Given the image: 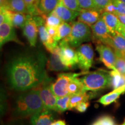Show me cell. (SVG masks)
Instances as JSON below:
<instances>
[{
    "mask_svg": "<svg viewBox=\"0 0 125 125\" xmlns=\"http://www.w3.org/2000/svg\"><path fill=\"white\" fill-rule=\"evenodd\" d=\"M90 27L93 35L92 41L96 43H102L105 44L111 35L110 31L101 16L100 19Z\"/></svg>",
    "mask_w": 125,
    "mask_h": 125,
    "instance_id": "8fae6325",
    "label": "cell"
},
{
    "mask_svg": "<svg viewBox=\"0 0 125 125\" xmlns=\"http://www.w3.org/2000/svg\"><path fill=\"white\" fill-rule=\"evenodd\" d=\"M96 51L99 54V60L108 69L115 70L116 54L111 47L102 43H96Z\"/></svg>",
    "mask_w": 125,
    "mask_h": 125,
    "instance_id": "30bf717a",
    "label": "cell"
},
{
    "mask_svg": "<svg viewBox=\"0 0 125 125\" xmlns=\"http://www.w3.org/2000/svg\"><path fill=\"white\" fill-rule=\"evenodd\" d=\"M60 0H40L38 9L41 16L45 19L50 15L59 4Z\"/></svg>",
    "mask_w": 125,
    "mask_h": 125,
    "instance_id": "44dd1931",
    "label": "cell"
},
{
    "mask_svg": "<svg viewBox=\"0 0 125 125\" xmlns=\"http://www.w3.org/2000/svg\"><path fill=\"white\" fill-rule=\"evenodd\" d=\"M94 123L98 125H115L114 118L109 115H104L100 117Z\"/></svg>",
    "mask_w": 125,
    "mask_h": 125,
    "instance_id": "d6a6232c",
    "label": "cell"
},
{
    "mask_svg": "<svg viewBox=\"0 0 125 125\" xmlns=\"http://www.w3.org/2000/svg\"><path fill=\"white\" fill-rule=\"evenodd\" d=\"M112 76V86L113 89L125 85V75L121 74L117 70H112L110 71Z\"/></svg>",
    "mask_w": 125,
    "mask_h": 125,
    "instance_id": "484cf974",
    "label": "cell"
},
{
    "mask_svg": "<svg viewBox=\"0 0 125 125\" xmlns=\"http://www.w3.org/2000/svg\"><path fill=\"white\" fill-rule=\"evenodd\" d=\"M38 29V34L41 42L43 43L46 49L51 53L59 46V42L54 40L47 31L45 26V19L42 16H34Z\"/></svg>",
    "mask_w": 125,
    "mask_h": 125,
    "instance_id": "8992f818",
    "label": "cell"
},
{
    "mask_svg": "<svg viewBox=\"0 0 125 125\" xmlns=\"http://www.w3.org/2000/svg\"><path fill=\"white\" fill-rule=\"evenodd\" d=\"M43 109L38 87L23 92L16 98L14 104L13 114L16 118H26L32 116Z\"/></svg>",
    "mask_w": 125,
    "mask_h": 125,
    "instance_id": "7a4b0ae2",
    "label": "cell"
},
{
    "mask_svg": "<svg viewBox=\"0 0 125 125\" xmlns=\"http://www.w3.org/2000/svg\"><path fill=\"white\" fill-rule=\"evenodd\" d=\"M115 53L116 54L115 69L118 70L121 74L125 75V58L123 57L121 53L119 52L115 51Z\"/></svg>",
    "mask_w": 125,
    "mask_h": 125,
    "instance_id": "4dcf8cb0",
    "label": "cell"
},
{
    "mask_svg": "<svg viewBox=\"0 0 125 125\" xmlns=\"http://www.w3.org/2000/svg\"><path fill=\"white\" fill-rule=\"evenodd\" d=\"M5 22L10 23L9 10L5 8L1 7L0 8V24H2Z\"/></svg>",
    "mask_w": 125,
    "mask_h": 125,
    "instance_id": "d590c367",
    "label": "cell"
},
{
    "mask_svg": "<svg viewBox=\"0 0 125 125\" xmlns=\"http://www.w3.org/2000/svg\"><path fill=\"white\" fill-rule=\"evenodd\" d=\"M68 94L71 95L85 92L81 78H78V76H75L71 79L68 85Z\"/></svg>",
    "mask_w": 125,
    "mask_h": 125,
    "instance_id": "d4e9b609",
    "label": "cell"
},
{
    "mask_svg": "<svg viewBox=\"0 0 125 125\" xmlns=\"http://www.w3.org/2000/svg\"><path fill=\"white\" fill-rule=\"evenodd\" d=\"M117 32L119 33L125 38V24H123V23H122L121 27H119V29L118 30V31Z\"/></svg>",
    "mask_w": 125,
    "mask_h": 125,
    "instance_id": "60d3db41",
    "label": "cell"
},
{
    "mask_svg": "<svg viewBox=\"0 0 125 125\" xmlns=\"http://www.w3.org/2000/svg\"><path fill=\"white\" fill-rule=\"evenodd\" d=\"M121 1H122L123 2H124L125 4V0H121Z\"/></svg>",
    "mask_w": 125,
    "mask_h": 125,
    "instance_id": "bcb514c9",
    "label": "cell"
},
{
    "mask_svg": "<svg viewBox=\"0 0 125 125\" xmlns=\"http://www.w3.org/2000/svg\"><path fill=\"white\" fill-rule=\"evenodd\" d=\"M93 1L97 9L102 13L104 12L105 8L111 2L112 0H93Z\"/></svg>",
    "mask_w": 125,
    "mask_h": 125,
    "instance_id": "8d00e7d4",
    "label": "cell"
},
{
    "mask_svg": "<svg viewBox=\"0 0 125 125\" xmlns=\"http://www.w3.org/2000/svg\"><path fill=\"white\" fill-rule=\"evenodd\" d=\"M53 78H50L48 80L43 82L39 88L44 109H49L57 112V97L54 96L51 90V84Z\"/></svg>",
    "mask_w": 125,
    "mask_h": 125,
    "instance_id": "9c48e42d",
    "label": "cell"
},
{
    "mask_svg": "<svg viewBox=\"0 0 125 125\" xmlns=\"http://www.w3.org/2000/svg\"><path fill=\"white\" fill-rule=\"evenodd\" d=\"M8 9L13 12L29 15L27 5L24 0H8Z\"/></svg>",
    "mask_w": 125,
    "mask_h": 125,
    "instance_id": "cb8c5ba5",
    "label": "cell"
},
{
    "mask_svg": "<svg viewBox=\"0 0 125 125\" xmlns=\"http://www.w3.org/2000/svg\"><path fill=\"white\" fill-rule=\"evenodd\" d=\"M59 54L62 63L71 69L77 64L78 58L76 51L70 45L65 39L59 42Z\"/></svg>",
    "mask_w": 125,
    "mask_h": 125,
    "instance_id": "ba28073f",
    "label": "cell"
},
{
    "mask_svg": "<svg viewBox=\"0 0 125 125\" xmlns=\"http://www.w3.org/2000/svg\"><path fill=\"white\" fill-rule=\"evenodd\" d=\"M89 71L81 73H61L58 75L56 81L51 84V90L57 98L62 97L68 94V87L70 81L75 76L85 75Z\"/></svg>",
    "mask_w": 125,
    "mask_h": 125,
    "instance_id": "5b68a950",
    "label": "cell"
},
{
    "mask_svg": "<svg viewBox=\"0 0 125 125\" xmlns=\"http://www.w3.org/2000/svg\"><path fill=\"white\" fill-rule=\"evenodd\" d=\"M59 46H57L53 52L51 53L47 62V69L56 72L64 71L70 70L71 68L65 65L61 61L59 54Z\"/></svg>",
    "mask_w": 125,
    "mask_h": 125,
    "instance_id": "2e32d148",
    "label": "cell"
},
{
    "mask_svg": "<svg viewBox=\"0 0 125 125\" xmlns=\"http://www.w3.org/2000/svg\"><path fill=\"white\" fill-rule=\"evenodd\" d=\"M125 93V85L121 86L116 89H114L107 94L104 95L97 101L98 103L104 106L110 105L112 103L115 102L119 98L121 94Z\"/></svg>",
    "mask_w": 125,
    "mask_h": 125,
    "instance_id": "ffe728a7",
    "label": "cell"
},
{
    "mask_svg": "<svg viewBox=\"0 0 125 125\" xmlns=\"http://www.w3.org/2000/svg\"><path fill=\"white\" fill-rule=\"evenodd\" d=\"M53 111L43 109L31 116V125H51L54 121Z\"/></svg>",
    "mask_w": 125,
    "mask_h": 125,
    "instance_id": "5bb4252c",
    "label": "cell"
},
{
    "mask_svg": "<svg viewBox=\"0 0 125 125\" xmlns=\"http://www.w3.org/2000/svg\"><path fill=\"white\" fill-rule=\"evenodd\" d=\"M22 29L23 35L27 39L31 47H35L37 43L38 29L32 16L29 15L27 21Z\"/></svg>",
    "mask_w": 125,
    "mask_h": 125,
    "instance_id": "4fadbf2b",
    "label": "cell"
},
{
    "mask_svg": "<svg viewBox=\"0 0 125 125\" xmlns=\"http://www.w3.org/2000/svg\"><path fill=\"white\" fill-rule=\"evenodd\" d=\"M85 92H97L112 86V76L110 71L99 69L88 72L81 78Z\"/></svg>",
    "mask_w": 125,
    "mask_h": 125,
    "instance_id": "3957f363",
    "label": "cell"
},
{
    "mask_svg": "<svg viewBox=\"0 0 125 125\" xmlns=\"http://www.w3.org/2000/svg\"><path fill=\"white\" fill-rule=\"evenodd\" d=\"M122 125H125V120H124V122H123V124Z\"/></svg>",
    "mask_w": 125,
    "mask_h": 125,
    "instance_id": "f6af8a7d",
    "label": "cell"
},
{
    "mask_svg": "<svg viewBox=\"0 0 125 125\" xmlns=\"http://www.w3.org/2000/svg\"><path fill=\"white\" fill-rule=\"evenodd\" d=\"M48 59L43 52H24L13 56L5 67L9 87L17 92L37 88L48 80L45 67Z\"/></svg>",
    "mask_w": 125,
    "mask_h": 125,
    "instance_id": "6da1fadb",
    "label": "cell"
},
{
    "mask_svg": "<svg viewBox=\"0 0 125 125\" xmlns=\"http://www.w3.org/2000/svg\"><path fill=\"white\" fill-rule=\"evenodd\" d=\"M71 94H67L62 97L57 98L56 106H57V112L62 113L65 112L67 109H69L70 99Z\"/></svg>",
    "mask_w": 125,
    "mask_h": 125,
    "instance_id": "83f0119b",
    "label": "cell"
},
{
    "mask_svg": "<svg viewBox=\"0 0 125 125\" xmlns=\"http://www.w3.org/2000/svg\"><path fill=\"white\" fill-rule=\"evenodd\" d=\"M51 125H66L64 121L59 120V121L53 122Z\"/></svg>",
    "mask_w": 125,
    "mask_h": 125,
    "instance_id": "7bdbcfd3",
    "label": "cell"
},
{
    "mask_svg": "<svg viewBox=\"0 0 125 125\" xmlns=\"http://www.w3.org/2000/svg\"><path fill=\"white\" fill-rule=\"evenodd\" d=\"M8 0H0V7L8 9Z\"/></svg>",
    "mask_w": 125,
    "mask_h": 125,
    "instance_id": "b9f144b4",
    "label": "cell"
},
{
    "mask_svg": "<svg viewBox=\"0 0 125 125\" xmlns=\"http://www.w3.org/2000/svg\"><path fill=\"white\" fill-rule=\"evenodd\" d=\"M64 22L73 23L79 16V12L71 10L59 2L53 11Z\"/></svg>",
    "mask_w": 125,
    "mask_h": 125,
    "instance_id": "9a60e30c",
    "label": "cell"
},
{
    "mask_svg": "<svg viewBox=\"0 0 125 125\" xmlns=\"http://www.w3.org/2000/svg\"><path fill=\"white\" fill-rule=\"evenodd\" d=\"M79 7L82 9H94L97 10L93 0H78Z\"/></svg>",
    "mask_w": 125,
    "mask_h": 125,
    "instance_id": "836d02e7",
    "label": "cell"
},
{
    "mask_svg": "<svg viewBox=\"0 0 125 125\" xmlns=\"http://www.w3.org/2000/svg\"><path fill=\"white\" fill-rule=\"evenodd\" d=\"M89 106L90 103L88 101H83L76 105L75 109L79 112H85Z\"/></svg>",
    "mask_w": 125,
    "mask_h": 125,
    "instance_id": "f35d334b",
    "label": "cell"
},
{
    "mask_svg": "<svg viewBox=\"0 0 125 125\" xmlns=\"http://www.w3.org/2000/svg\"><path fill=\"white\" fill-rule=\"evenodd\" d=\"M71 29L72 26L69 23L62 22L57 27V34L55 38V41L59 42L61 40L67 38L71 33Z\"/></svg>",
    "mask_w": 125,
    "mask_h": 125,
    "instance_id": "4316f807",
    "label": "cell"
},
{
    "mask_svg": "<svg viewBox=\"0 0 125 125\" xmlns=\"http://www.w3.org/2000/svg\"><path fill=\"white\" fill-rule=\"evenodd\" d=\"M78 66L82 71H89L93 62L94 52L91 43H84L76 49Z\"/></svg>",
    "mask_w": 125,
    "mask_h": 125,
    "instance_id": "52a82bcc",
    "label": "cell"
},
{
    "mask_svg": "<svg viewBox=\"0 0 125 125\" xmlns=\"http://www.w3.org/2000/svg\"><path fill=\"white\" fill-rule=\"evenodd\" d=\"M62 22L64 21H62L53 12L47 16L45 18V26H46L58 27Z\"/></svg>",
    "mask_w": 125,
    "mask_h": 125,
    "instance_id": "f1b7e54d",
    "label": "cell"
},
{
    "mask_svg": "<svg viewBox=\"0 0 125 125\" xmlns=\"http://www.w3.org/2000/svg\"><path fill=\"white\" fill-rule=\"evenodd\" d=\"M123 24H125V15H115Z\"/></svg>",
    "mask_w": 125,
    "mask_h": 125,
    "instance_id": "ee69618b",
    "label": "cell"
},
{
    "mask_svg": "<svg viewBox=\"0 0 125 125\" xmlns=\"http://www.w3.org/2000/svg\"><path fill=\"white\" fill-rule=\"evenodd\" d=\"M105 44L111 47L115 51L119 52H125V38L117 32L111 34L110 38Z\"/></svg>",
    "mask_w": 125,
    "mask_h": 125,
    "instance_id": "ac0fdd59",
    "label": "cell"
},
{
    "mask_svg": "<svg viewBox=\"0 0 125 125\" xmlns=\"http://www.w3.org/2000/svg\"><path fill=\"white\" fill-rule=\"evenodd\" d=\"M27 5L29 15L32 16H41L38 9V4L40 0H24Z\"/></svg>",
    "mask_w": 125,
    "mask_h": 125,
    "instance_id": "f546056e",
    "label": "cell"
},
{
    "mask_svg": "<svg viewBox=\"0 0 125 125\" xmlns=\"http://www.w3.org/2000/svg\"><path fill=\"white\" fill-rule=\"evenodd\" d=\"M46 28L49 35L55 40V38L57 34V27H50V26H46Z\"/></svg>",
    "mask_w": 125,
    "mask_h": 125,
    "instance_id": "ab89813d",
    "label": "cell"
},
{
    "mask_svg": "<svg viewBox=\"0 0 125 125\" xmlns=\"http://www.w3.org/2000/svg\"><path fill=\"white\" fill-rule=\"evenodd\" d=\"M100 12L94 9H82L78 16V21H81L91 27L101 16Z\"/></svg>",
    "mask_w": 125,
    "mask_h": 125,
    "instance_id": "e0dca14e",
    "label": "cell"
},
{
    "mask_svg": "<svg viewBox=\"0 0 125 125\" xmlns=\"http://www.w3.org/2000/svg\"><path fill=\"white\" fill-rule=\"evenodd\" d=\"M115 8V15H125V4L121 0H112Z\"/></svg>",
    "mask_w": 125,
    "mask_h": 125,
    "instance_id": "e575fe53",
    "label": "cell"
},
{
    "mask_svg": "<svg viewBox=\"0 0 125 125\" xmlns=\"http://www.w3.org/2000/svg\"><path fill=\"white\" fill-rule=\"evenodd\" d=\"M10 21L15 28L23 29L29 18V15L9 10Z\"/></svg>",
    "mask_w": 125,
    "mask_h": 125,
    "instance_id": "7402d4cb",
    "label": "cell"
},
{
    "mask_svg": "<svg viewBox=\"0 0 125 125\" xmlns=\"http://www.w3.org/2000/svg\"><path fill=\"white\" fill-rule=\"evenodd\" d=\"M101 18L105 21L111 33L113 34L114 32H118L119 29L121 27L122 22L116 15L104 11L101 14Z\"/></svg>",
    "mask_w": 125,
    "mask_h": 125,
    "instance_id": "d6986e66",
    "label": "cell"
},
{
    "mask_svg": "<svg viewBox=\"0 0 125 125\" xmlns=\"http://www.w3.org/2000/svg\"><path fill=\"white\" fill-rule=\"evenodd\" d=\"M13 41L19 45H23L22 42L19 40L16 34L15 27L11 23L5 22L0 24V46L2 48L3 45L8 42Z\"/></svg>",
    "mask_w": 125,
    "mask_h": 125,
    "instance_id": "7c38bea8",
    "label": "cell"
},
{
    "mask_svg": "<svg viewBox=\"0 0 125 125\" xmlns=\"http://www.w3.org/2000/svg\"><path fill=\"white\" fill-rule=\"evenodd\" d=\"M60 3L71 10L80 12L82 9L79 7L78 0H60Z\"/></svg>",
    "mask_w": 125,
    "mask_h": 125,
    "instance_id": "1f68e13d",
    "label": "cell"
},
{
    "mask_svg": "<svg viewBox=\"0 0 125 125\" xmlns=\"http://www.w3.org/2000/svg\"><path fill=\"white\" fill-rule=\"evenodd\" d=\"M92 98V94L86 93V92L71 95L70 99L69 109L70 110L75 108L79 103L83 101H88Z\"/></svg>",
    "mask_w": 125,
    "mask_h": 125,
    "instance_id": "603a6c76",
    "label": "cell"
},
{
    "mask_svg": "<svg viewBox=\"0 0 125 125\" xmlns=\"http://www.w3.org/2000/svg\"><path fill=\"white\" fill-rule=\"evenodd\" d=\"M64 39L73 48H78L82 43L93 40L91 27L78 20L74 21L72 24L71 33Z\"/></svg>",
    "mask_w": 125,
    "mask_h": 125,
    "instance_id": "277c9868",
    "label": "cell"
},
{
    "mask_svg": "<svg viewBox=\"0 0 125 125\" xmlns=\"http://www.w3.org/2000/svg\"><path fill=\"white\" fill-rule=\"evenodd\" d=\"M6 96L4 90L1 89V114L4 115L6 110Z\"/></svg>",
    "mask_w": 125,
    "mask_h": 125,
    "instance_id": "74e56055",
    "label": "cell"
}]
</instances>
